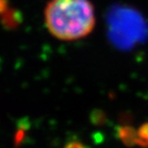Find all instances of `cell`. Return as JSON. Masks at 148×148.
I'll use <instances>...</instances> for the list:
<instances>
[{"mask_svg": "<svg viewBox=\"0 0 148 148\" xmlns=\"http://www.w3.org/2000/svg\"><path fill=\"white\" fill-rule=\"evenodd\" d=\"M44 22L54 38L78 40L93 31L95 9L90 0H50L44 9Z\"/></svg>", "mask_w": 148, "mask_h": 148, "instance_id": "obj_1", "label": "cell"}, {"mask_svg": "<svg viewBox=\"0 0 148 148\" xmlns=\"http://www.w3.org/2000/svg\"><path fill=\"white\" fill-rule=\"evenodd\" d=\"M1 22L5 26V28L13 29L17 26L20 22V16L18 14H16L14 10L9 8L7 12L1 16Z\"/></svg>", "mask_w": 148, "mask_h": 148, "instance_id": "obj_2", "label": "cell"}, {"mask_svg": "<svg viewBox=\"0 0 148 148\" xmlns=\"http://www.w3.org/2000/svg\"><path fill=\"white\" fill-rule=\"evenodd\" d=\"M136 145L148 147V122L143 124L138 131H136Z\"/></svg>", "mask_w": 148, "mask_h": 148, "instance_id": "obj_3", "label": "cell"}, {"mask_svg": "<svg viewBox=\"0 0 148 148\" xmlns=\"http://www.w3.org/2000/svg\"><path fill=\"white\" fill-rule=\"evenodd\" d=\"M64 148H87V147L82 143H80V141L72 140V141H69V143L64 146Z\"/></svg>", "mask_w": 148, "mask_h": 148, "instance_id": "obj_4", "label": "cell"}, {"mask_svg": "<svg viewBox=\"0 0 148 148\" xmlns=\"http://www.w3.org/2000/svg\"><path fill=\"white\" fill-rule=\"evenodd\" d=\"M9 9V2L8 0H0V16L6 13Z\"/></svg>", "mask_w": 148, "mask_h": 148, "instance_id": "obj_5", "label": "cell"}]
</instances>
